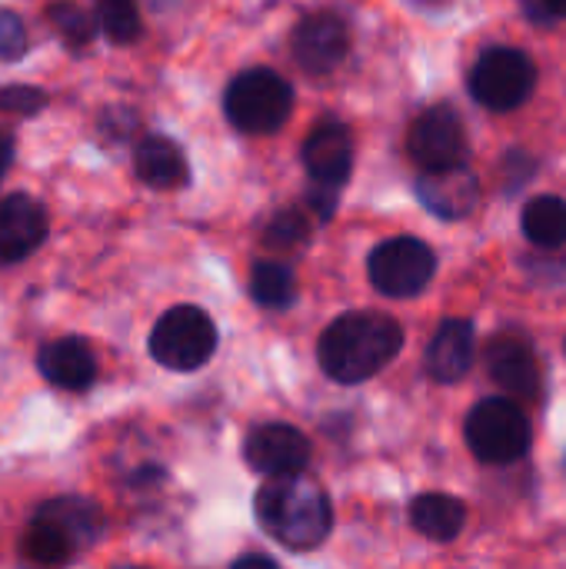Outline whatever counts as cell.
<instances>
[{
  "mask_svg": "<svg viewBox=\"0 0 566 569\" xmlns=\"http://www.w3.org/2000/svg\"><path fill=\"white\" fill-rule=\"evenodd\" d=\"M534 443L530 417L510 397H490L467 417V447L480 463H517Z\"/></svg>",
  "mask_w": 566,
  "mask_h": 569,
  "instance_id": "obj_4",
  "label": "cell"
},
{
  "mask_svg": "<svg viewBox=\"0 0 566 569\" xmlns=\"http://www.w3.org/2000/svg\"><path fill=\"white\" fill-rule=\"evenodd\" d=\"M133 170L137 177L153 190H177L190 180V167L183 150L160 133H150L133 150Z\"/></svg>",
  "mask_w": 566,
  "mask_h": 569,
  "instance_id": "obj_17",
  "label": "cell"
},
{
  "mask_svg": "<svg viewBox=\"0 0 566 569\" xmlns=\"http://www.w3.org/2000/svg\"><path fill=\"white\" fill-rule=\"evenodd\" d=\"M230 569H280L270 557H264V553H247V557H240L237 563Z\"/></svg>",
  "mask_w": 566,
  "mask_h": 569,
  "instance_id": "obj_29",
  "label": "cell"
},
{
  "mask_svg": "<svg viewBox=\"0 0 566 569\" xmlns=\"http://www.w3.org/2000/svg\"><path fill=\"white\" fill-rule=\"evenodd\" d=\"M544 3L550 7L554 17H566V0H544Z\"/></svg>",
  "mask_w": 566,
  "mask_h": 569,
  "instance_id": "obj_31",
  "label": "cell"
},
{
  "mask_svg": "<svg viewBox=\"0 0 566 569\" xmlns=\"http://www.w3.org/2000/svg\"><path fill=\"white\" fill-rule=\"evenodd\" d=\"M420 203L440 220H464L474 213L480 200V180L467 167L450 170H424L417 180Z\"/></svg>",
  "mask_w": 566,
  "mask_h": 569,
  "instance_id": "obj_14",
  "label": "cell"
},
{
  "mask_svg": "<svg viewBox=\"0 0 566 569\" xmlns=\"http://www.w3.org/2000/svg\"><path fill=\"white\" fill-rule=\"evenodd\" d=\"M10 160H13V140L7 133H0V180H3V173L10 167Z\"/></svg>",
  "mask_w": 566,
  "mask_h": 569,
  "instance_id": "obj_30",
  "label": "cell"
},
{
  "mask_svg": "<svg viewBox=\"0 0 566 569\" xmlns=\"http://www.w3.org/2000/svg\"><path fill=\"white\" fill-rule=\"evenodd\" d=\"M410 523L434 543H450L464 533L467 507L450 493H424L410 503Z\"/></svg>",
  "mask_w": 566,
  "mask_h": 569,
  "instance_id": "obj_18",
  "label": "cell"
},
{
  "mask_svg": "<svg viewBox=\"0 0 566 569\" xmlns=\"http://www.w3.org/2000/svg\"><path fill=\"white\" fill-rule=\"evenodd\" d=\"M537 87L534 60L517 47H490L470 70V93L487 110H517Z\"/></svg>",
  "mask_w": 566,
  "mask_h": 569,
  "instance_id": "obj_6",
  "label": "cell"
},
{
  "mask_svg": "<svg viewBox=\"0 0 566 569\" xmlns=\"http://www.w3.org/2000/svg\"><path fill=\"white\" fill-rule=\"evenodd\" d=\"M120 569H143V567H120Z\"/></svg>",
  "mask_w": 566,
  "mask_h": 569,
  "instance_id": "obj_32",
  "label": "cell"
},
{
  "mask_svg": "<svg viewBox=\"0 0 566 569\" xmlns=\"http://www.w3.org/2000/svg\"><path fill=\"white\" fill-rule=\"evenodd\" d=\"M93 17L100 33L117 47L133 43L143 30L137 0H93Z\"/></svg>",
  "mask_w": 566,
  "mask_h": 569,
  "instance_id": "obj_23",
  "label": "cell"
},
{
  "mask_svg": "<svg viewBox=\"0 0 566 569\" xmlns=\"http://www.w3.org/2000/svg\"><path fill=\"white\" fill-rule=\"evenodd\" d=\"M524 233L537 247H564L566 243V203L560 197H537L524 207Z\"/></svg>",
  "mask_w": 566,
  "mask_h": 569,
  "instance_id": "obj_22",
  "label": "cell"
},
{
  "mask_svg": "<svg viewBox=\"0 0 566 569\" xmlns=\"http://www.w3.org/2000/svg\"><path fill=\"white\" fill-rule=\"evenodd\" d=\"M37 367L53 387L73 390V393L87 390L97 380V357H93L90 343L80 337H60V340L47 343L37 357Z\"/></svg>",
  "mask_w": 566,
  "mask_h": 569,
  "instance_id": "obj_16",
  "label": "cell"
},
{
  "mask_svg": "<svg viewBox=\"0 0 566 569\" xmlns=\"http://www.w3.org/2000/svg\"><path fill=\"white\" fill-rule=\"evenodd\" d=\"M310 453H314L310 440L290 423L257 427V430H250V437L244 443V457H247L250 470L264 473L267 480L304 473L310 463Z\"/></svg>",
  "mask_w": 566,
  "mask_h": 569,
  "instance_id": "obj_9",
  "label": "cell"
},
{
  "mask_svg": "<svg viewBox=\"0 0 566 569\" xmlns=\"http://www.w3.org/2000/svg\"><path fill=\"white\" fill-rule=\"evenodd\" d=\"M254 513L267 537H274L280 547L297 553L327 543L334 527V507L327 490L304 473L267 480L257 490Z\"/></svg>",
  "mask_w": 566,
  "mask_h": 569,
  "instance_id": "obj_2",
  "label": "cell"
},
{
  "mask_svg": "<svg viewBox=\"0 0 566 569\" xmlns=\"http://www.w3.org/2000/svg\"><path fill=\"white\" fill-rule=\"evenodd\" d=\"M47 107V93L37 87H0V110L7 113H20V117H33Z\"/></svg>",
  "mask_w": 566,
  "mask_h": 569,
  "instance_id": "obj_26",
  "label": "cell"
},
{
  "mask_svg": "<svg viewBox=\"0 0 566 569\" xmlns=\"http://www.w3.org/2000/svg\"><path fill=\"white\" fill-rule=\"evenodd\" d=\"M407 150L410 157L424 167V170H450V167H464L467 157V133L464 123L457 117L454 107L437 103L427 107L410 133H407Z\"/></svg>",
  "mask_w": 566,
  "mask_h": 569,
  "instance_id": "obj_8",
  "label": "cell"
},
{
  "mask_svg": "<svg viewBox=\"0 0 566 569\" xmlns=\"http://www.w3.org/2000/svg\"><path fill=\"white\" fill-rule=\"evenodd\" d=\"M217 350V327L214 320L190 303L167 310L157 327L150 330V357L177 373L200 370Z\"/></svg>",
  "mask_w": 566,
  "mask_h": 569,
  "instance_id": "obj_5",
  "label": "cell"
},
{
  "mask_svg": "<svg viewBox=\"0 0 566 569\" xmlns=\"http://www.w3.org/2000/svg\"><path fill=\"white\" fill-rule=\"evenodd\" d=\"M367 273L384 297L410 300L430 287L437 273V253L417 237H390L370 253Z\"/></svg>",
  "mask_w": 566,
  "mask_h": 569,
  "instance_id": "obj_7",
  "label": "cell"
},
{
  "mask_svg": "<svg viewBox=\"0 0 566 569\" xmlns=\"http://www.w3.org/2000/svg\"><path fill=\"white\" fill-rule=\"evenodd\" d=\"M47 240V210L30 193L0 200V263L27 260Z\"/></svg>",
  "mask_w": 566,
  "mask_h": 569,
  "instance_id": "obj_13",
  "label": "cell"
},
{
  "mask_svg": "<svg viewBox=\"0 0 566 569\" xmlns=\"http://www.w3.org/2000/svg\"><path fill=\"white\" fill-rule=\"evenodd\" d=\"M307 240H310V223L300 210H280L264 233V243L274 250H297Z\"/></svg>",
  "mask_w": 566,
  "mask_h": 569,
  "instance_id": "obj_25",
  "label": "cell"
},
{
  "mask_svg": "<svg viewBox=\"0 0 566 569\" xmlns=\"http://www.w3.org/2000/svg\"><path fill=\"white\" fill-rule=\"evenodd\" d=\"M250 297L267 310H287L297 300V277L287 263L260 260L250 270Z\"/></svg>",
  "mask_w": 566,
  "mask_h": 569,
  "instance_id": "obj_21",
  "label": "cell"
},
{
  "mask_svg": "<svg viewBox=\"0 0 566 569\" xmlns=\"http://www.w3.org/2000/svg\"><path fill=\"white\" fill-rule=\"evenodd\" d=\"M404 350V327L377 310H354L337 317L320 343L317 360L320 370L337 383H364L377 377L397 353Z\"/></svg>",
  "mask_w": 566,
  "mask_h": 569,
  "instance_id": "obj_1",
  "label": "cell"
},
{
  "mask_svg": "<svg viewBox=\"0 0 566 569\" xmlns=\"http://www.w3.org/2000/svg\"><path fill=\"white\" fill-rule=\"evenodd\" d=\"M47 20H50V27L57 30V37H60L67 47H73V50L87 47V43L93 40V33L100 30V27H97V17H90V13L80 10L77 3H50V7H47Z\"/></svg>",
  "mask_w": 566,
  "mask_h": 569,
  "instance_id": "obj_24",
  "label": "cell"
},
{
  "mask_svg": "<svg viewBox=\"0 0 566 569\" xmlns=\"http://www.w3.org/2000/svg\"><path fill=\"white\" fill-rule=\"evenodd\" d=\"M77 553V547H73V540L60 530V527H53L50 520H33L30 523V530L23 533V560L30 563V567L37 569H60L63 563H70V557Z\"/></svg>",
  "mask_w": 566,
  "mask_h": 569,
  "instance_id": "obj_20",
  "label": "cell"
},
{
  "mask_svg": "<svg viewBox=\"0 0 566 569\" xmlns=\"http://www.w3.org/2000/svg\"><path fill=\"white\" fill-rule=\"evenodd\" d=\"M350 50V30L344 23V17L330 13V10H317L310 17H304L294 30V60L300 63V70L324 77L330 70H337L344 63Z\"/></svg>",
  "mask_w": 566,
  "mask_h": 569,
  "instance_id": "obj_10",
  "label": "cell"
},
{
  "mask_svg": "<svg viewBox=\"0 0 566 569\" xmlns=\"http://www.w3.org/2000/svg\"><path fill=\"white\" fill-rule=\"evenodd\" d=\"M477 360V333L470 320H444L427 347V370L437 383H457Z\"/></svg>",
  "mask_w": 566,
  "mask_h": 569,
  "instance_id": "obj_15",
  "label": "cell"
},
{
  "mask_svg": "<svg viewBox=\"0 0 566 569\" xmlns=\"http://www.w3.org/2000/svg\"><path fill=\"white\" fill-rule=\"evenodd\" d=\"M307 200H310V207L317 210V217H320V220H330V217H334V207H337V190H330V187H317V183H314Z\"/></svg>",
  "mask_w": 566,
  "mask_h": 569,
  "instance_id": "obj_28",
  "label": "cell"
},
{
  "mask_svg": "<svg viewBox=\"0 0 566 569\" xmlns=\"http://www.w3.org/2000/svg\"><path fill=\"white\" fill-rule=\"evenodd\" d=\"M37 517H40V520H50L53 527H60V530L73 540L77 550L97 543V537L103 533V517H100V510H97L90 500H83V497H57V500L43 503V507L37 510Z\"/></svg>",
  "mask_w": 566,
  "mask_h": 569,
  "instance_id": "obj_19",
  "label": "cell"
},
{
  "mask_svg": "<svg viewBox=\"0 0 566 569\" xmlns=\"http://www.w3.org/2000/svg\"><path fill=\"white\" fill-rule=\"evenodd\" d=\"M27 53V27L13 10L0 7V60H20Z\"/></svg>",
  "mask_w": 566,
  "mask_h": 569,
  "instance_id": "obj_27",
  "label": "cell"
},
{
  "mask_svg": "<svg viewBox=\"0 0 566 569\" xmlns=\"http://www.w3.org/2000/svg\"><path fill=\"white\" fill-rule=\"evenodd\" d=\"M224 110L240 133H274L294 110V90L280 73L254 67L230 80Z\"/></svg>",
  "mask_w": 566,
  "mask_h": 569,
  "instance_id": "obj_3",
  "label": "cell"
},
{
  "mask_svg": "<svg viewBox=\"0 0 566 569\" xmlns=\"http://www.w3.org/2000/svg\"><path fill=\"white\" fill-rule=\"evenodd\" d=\"M484 363L487 373L510 390L514 397L534 400L540 393V363H537V350L524 333L504 330L497 337L487 340L484 347Z\"/></svg>",
  "mask_w": 566,
  "mask_h": 569,
  "instance_id": "obj_11",
  "label": "cell"
},
{
  "mask_svg": "<svg viewBox=\"0 0 566 569\" xmlns=\"http://www.w3.org/2000/svg\"><path fill=\"white\" fill-rule=\"evenodd\" d=\"M304 167L317 187L340 190L354 173V137L350 127L340 120H324L314 127V133L304 140Z\"/></svg>",
  "mask_w": 566,
  "mask_h": 569,
  "instance_id": "obj_12",
  "label": "cell"
}]
</instances>
